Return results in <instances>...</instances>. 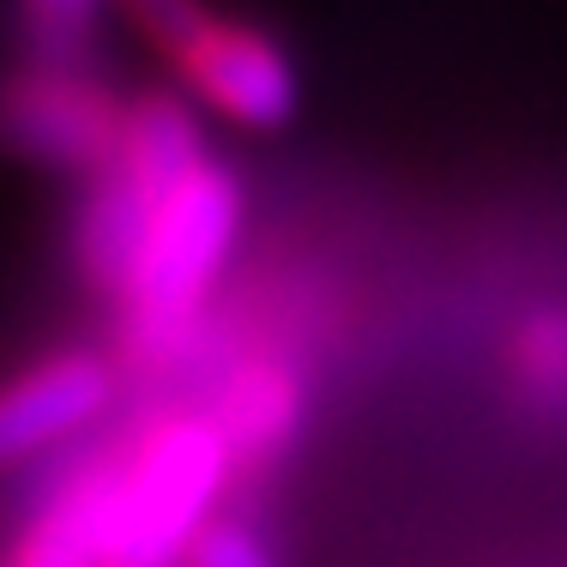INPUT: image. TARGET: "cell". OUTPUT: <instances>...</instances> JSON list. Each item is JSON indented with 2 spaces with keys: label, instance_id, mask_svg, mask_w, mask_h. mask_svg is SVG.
<instances>
[{
  "label": "cell",
  "instance_id": "1",
  "mask_svg": "<svg viewBox=\"0 0 567 567\" xmlns=\"http://www.w3.org/2000/svg\"><path fill=\"white\" fill-rule=\"evenodd\" d=\"M224 441L212 423H164L127 471H115L103 567H169L199 532L206 502L224 483Z\"/></svg>",
  "mask_w": 567,
  "mask_h": 567
},
{
  "label": "cell",
  "instance_id": "2",
  "mask_svg": "<svg viewBox=\"0 0 567 567\" xmlns=\"http://www.w3.org/2000/svg\"><path fill=\"white\" fill-rule=\"evenodd\" d=\"M241 229V187L236 175L218 164H199L187 182H175L164 199H157L152 236H145L140 260H133L127 278V302L145 327H169L187 308L206 296V284L218 278V266L236 248Z\"/></svg>",
  "mask_w": 567,
  "mask_h": 567
},
{
  "label": "cell",
  "instance_id": "3",
  "mask_svg": "<svg viewBox=\"0 0 567 567\" xmlns=\"http://www.w3.org/2000/svg\"><path fill=\"white\" fill-rule=\"evenodd\" d=\"M121 97L91 73H24L0 79V152L55 169L97 175L121 145Z\"/></svg>",
  "mask_w": 567,
  "mask_h": 567
},
{
  "label": "cell",
  "instance_id": "4",
  "mask_svg": "<svg viewBox=\"0 0 567 567\" xmlns=\"http://www.w3.org/2000/svg\"><path fill=\"white\" fill-rule=\"evenodd\" d=\"M182 79L206 110L241 127H284L296 115V66L272 37L206 19L182 49Z\"/></svg>",
  "mask_w": 567,
  "mask_h": 567
},
{
  "label": "cell",
  "instance_id": "5",
  "mask_svg": "<svg viewBox=\"0 0 567 567\" xmlns=\"http://www.w3.org/2000/svg\"><path fill=\"white\" fill-rule=\"evenodd\" d=\"M103 399H110V369L97 357H55L7 381L0 386V465L73 435L103 411Z\"/></svg>",
  "mask_w": 567,
  "mask_h": 567
},
{
  "label": "cell",
  "instance_id": "6",
  "mask_svg": "<svg viewBox=\"0 0 567 567\" xmlns=\"http://www.w3.org/2000/svg\"><path fill=\"white\" fill-rule=\"evenodd\" d=\"M157 199L145 182H133L127 169L103 164L97 182L85 194V212H79V266L103 284V290H127L133 278V260H140L145 236H152V218H157Z\"/></svg>",
  "mask_w": 567,
  "mask_h": 567
},
{
  "label": "cell",
  "instance_id": "7",
  "mask_svg": "<svg viewBox=\"0 0 567 567\" xmlns=\"http://www.w3.org/2000/svg\"><path fill=\"white\" fill-rule=\"evenodd\" d=\"M115 169H127L133 182H145L152 194H169L175 182H187L206 164V140H199V121L182 97H140L121 115V145L110 157Z\"/></svg>",
  "mask_w": 567,
  "mask_h": 567
},
{
  "label": "cell",
  "instance_id": "8",
  "mask_svg": "<svg viewBox=\"0 0 567 567\" xmlns=\"http://www.w3.org/2000/svg\"><path fill=\"white\" fill-rule=\"evenodd\" d=\"M110 495H115V471L85 477L79 489H66L61 502L37 519V532L24 537L19 567H103V544H110Z\"/></svg>",
  "mask_w": 567,
  "mask_h": 567
},
{
  "label": "cell",
  "instance_id": "9",
  "mask_svg": "<svg viewBox=\"0 0 567 567\" xmlns=\"http://www.w3.org/2000/svg\"><path fill=\"white\" fill-rule=\"evenodd\" d=\"M103 0H24V49L43 73H85Z\"/></svg>",
  "mask_w": 567,
  "mask_h": 567
},
{
  "label": "cell",
  "instance_id": "10",
  "mask_svg": "<svg viewBox=\"0 0 567 567\" xmlns=\"http://www.w3.org/2000/svg\"><path fill=\"white\" fill-rule=\"evenodd\" d=\"M290 411H296L290 386H284L278 374H254V381L236 386V399H229V416H224V429H218L224 453L229 447H248V441L284 435V429H290Z\"/></svg>",
  "mask_w": 567,
  "mask_h": 567
},
{
  "label": "cell",
  "instance_id": "11",
  "mask_svg": "<svg viewBox=\"0 0 567 567\" xmlns=\"http://www.w3.org/2000/svg\"><path fill=\"white\" fill-rule=\"evenodd\" d=\"M121 12H133V24H140L152 43L175 49V55H182V49L194 43V31L212 19L199 0H121Z\"/></svg>",
  "mask_w": 567,
  "mask_h": 567
},
{
  "label": "cell",
  "instance_id": "12",
  "mask_svg": "<svg viewBox=\"0 0 567 567\" xmlns=\"http://www.w3.org/2000/svg\"><path fill=\"white\" fill-rule=\"evenodd\" d=\"M519 369L537 393H567V320H537L519 339Z\"/></svg>",
  "mask_w": 567,
  "mask_h": 567
},
{
  "label": "cell",
  "instance_id": "13",
  "mask_svg": "<svg viewBox=\"0 0 567 567\" xmlns=\"http://www.w3.org/2000/svg\"><path fill=\"white\" fill-rule=\"evenodd\" d=\"M194 567H272V556H266V549L254 544V532H241V525H212L194 544Z\"/></svg>",
  "mask_w": 567,
  "mask_h": 567
}]
</instances>
